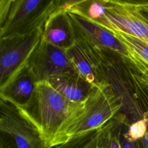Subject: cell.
I'll return each mask as SVG.
<instances>
[{
	"instance_id": "cell-1",
	"label": "cell",
	"mask_w": 148,
	"mask_h": 148,
	"mask_svg": "<svg viewBox=\"0 0 148 148\" xmlns=\"http://www.w3.org/2000/svg\"><path fill=\"white\" fill-rule=\"evenodd\" d=\"M123 105L108 83L93 88L61 125L50 147L101 129L119 113Z\"/></svg>"
},
{
	"instance_id": "cell-2",
	"label": "cell",
	"mask_w": 148,
	"mask_h": 148,
	"mask_svg": "<svg viewBox=\"0 0 148 148\" xmlns=\"http://www.w3.org/2000/svg\"><path fill=\"white\" fill-rule=\"evenodd\" d=\"M79 103L67 99L49 81L44 80L36 83L28 104L23 108L17 107L37 128L50 147L58 128Z\"/></svg>"
},
{
	"instance_id": "cell-3",
	"label": "cell",
	"mask_w": 148,
	"mask_h": 148,
	"mask_svg": "<svg viewBox=\"0 0 148 148\" xmlns=\"http://www.w3.org/2000/svg\"><path fill=\"white\" fill-rule=\"evenodd\" d=\"M58 6V0H13L8 17L0 27V39L25 35L43 28Z\"/></svg>"
},
{
	"instance_id": "cell-4",
	"label": "cell",
	"mask_w": 148,
	"mask_h": 148,
	"mask_svg": "<svg viewBox=\"0 0 148 148\" xmlns=\"http://www.w3.org/2000/svg\"><path fill=\"white\" fill-rule=\"evenodd\" d=\"M42 35L40 28L28 35L0 39V89L27 65Z\"/></svg>"
},
{
	"instance_id": "cell-5",
	"label": "cell",
	"mask_w": 148,
	"mask_h": 148,
	"mask_svg": "<svg viewBox=\"0 0 148 148\" xmlns=\"http://www.w3.org/2000/svg\"><path fill=\"white\" fill-rule=\"evenodd\" d=\"M0 131L10 136L17 148H49L37 128L15 105L0 99Z\"/></svg>"
},
{
	"instance_id": "cell-6",
	"label": "cell",
	"mask_w": 148,
	"mask_h": 148,
	"mask_svg": "<svg viewBox=\"0 0 148 148\" xmlns=\"http://www.w3.org/2000/svg\"><path fill=\"white\" fill-rule=\"evenodd\" d=\"M27 66L36 83L48 81L50 78L58 75L76 73L66 50L42 38L31 55Z\"/></svg>"
},
{
	"instance_id": "cell-7",
	"label": "cell",
	"mask_w": 148,
	"mask_h": 148,
	"mask_svg": "<svg viewBox=\"0 0 148 148\" xmlns=\"http://www.w3.org/2000/svg\"><path fill=\"white\" fill-rule=\"evenodd\" d=\"M106 1L104 14L94 23L105 28L135 36L148 43V23L136 13L131 1Z\"/></svg>"
},
{
	"instance_id": "cell-8",
	"label": "cell",
	"mask_w": 148,
	"mask_h": 148,
	"mask_svg": "<svg viewBox=\"0 0 148 148\" xmlns=\"http://www.w3.org/2000/svg\"><path fill=\"white\" fill-rule=\"evenodd\" d=\"M71 22L73 38L83 39L91 45L109 49L131 63L132 57L126 47L109 29L80 15L67 12Z\"/></svg>"
},
{
	"instance_id": "cell-9",
	"label": "cell",
	"mask_w": 148,
	"mask_h": 148,
	"mask_svg": "<svg viewBox=\"0 0 148 148\" xmlns=\"http://www.w3.org/2000/svg\"><path fill=\"white\" fill-rule=\"evenodd\" d=\"M66 53L76 73L93 88L107 83L94 47L88 42L74 38L73 44Z\"/></svg>"
},
{
	"instance_id": "cell-10",
	"label": "cell",
	"mask_w": 148,
	"mask_h": 148,
	"mask_svg": "<svg viewBox=\"0 0 148 148\" xmlns=\"http://www.w3.org/2000/svg\"><path fill=\"white\" fill-rule=\"evenodd\" d=\"M42 38L65 50L73 44L71 20L67 12L59 6L45 22L42 28Z\"/></svg>"
},
{
	"instance_id": "cell-11",
	"label": "cell",
	"mask_w": 148,
	"mask_h": 148,
	"mask_svg": "<svg viewBox=\"0 0 148 148\" xmlns=\"http://www.w3.org/2000/svg\"><path fill=\"white\" fill-rule=\"evenodd\" d=\"M36 83L34 76L27 65L4 88L0 89V99L23 108L31 100Z\"/></svg>"
},
{
	"instance_id": "cell-12",
	"label": "cell",
	"mask_w": 148,
	"mask_h": 148,
	"mask_svg": "<svg viewBox=\"0 0 148 148\" xmlns=\"http://www.w3.org/2000/svg\"><path fill=\"white\" fill-rule=\"evenodd\" d=\"M48 81L59 93L75 103L83 102L93 89L76 73L56 76Z\"/></svg>"
},
{
	"instance_id": "cell-13",
	"label": "cell",
	"mask_w": 148,
	"mask_h": 148,
	"mask_svg": "<svg viewBox=\"0 0 148 148\" xmlns=\"http://www.w3.org/2000/svg\"><path fill=\"white\" fill-rule=\"evenodd\" d=\"M125 116L118 113L99 131L98 148H121V134L127 121Z\"/></svg>"
},
{
	"instance_id": "cell-14",
	"label": "cell",
	"mask_w": 148,
	"mask_h": 148,
	"mask_svg": "<svg viewBox=\"0 0 148 148\" xmlns=\"http://www.w3.org/2000/svg\"><path fill=\"white\" fill-rule=\"evenodd\" d=\"M108 29L110 31L116 36V38L128 50L131 56L132 57V55H134L135 57L139 58L146 64H148L147 43L145 42L142 39L130 34L115 29Z\"/></svg>"
},
{
	"instance_id": "cell-15",
	"label": "cell",
	"mask_w": 148,
	"mask_h": 148,
	"mask_svg": "<svg viewBox=\"0 0 148 148\" xmlns=\"http://www.w3.org/2000/svg\"><path fill=\"white\" fill-rule=\"evenodd\" d=\"M99 130L92 131L49 148H96Z\"/></svg>"
},
{
	"instance_id": "cell-16",
	"label": "cell",
	"mask_w": 148,
	"mask_h": 148,
	"mask_svg": "<svg viewBox=\"0 0 148 148\" xmlns=\"http://www.w3.org/2000/svg\"><path fill=\"white\" fill-rule=\"evenodd\" d=\"M147 131L146 119H140L132 124L128 123L126 127L127 135L132 139L139 140L142 139Z\"/></svg>"
},
{
	"instance_id": "cell-17",
	"label": "cell",
	"mask_w": 148,
	"mask_h": 148,
	"mask_svg": "<svg viewBox=\"0 0 148 148\" xmlns=\"http://www.w3.org/2000/svg\"><path fill=\"white\" fill-rule=\"evenodd\" d=\"M140 73L139 80L148 90V64H146L138 58L137 63L132 65Z\"/></svg>"
},
{
	"instance_id": "cell-18",
	"label": "cell",
	"mask_w": 148,
	"mask_h": 148,
	"mask_svg": "<svg viewBox=\"0 0 148 148\" xmlns=\"http://www.w3.org/2000/svg\"><path fill=\"white\" fill-rule=\"evenodd\" d=\"M136 13L147 23H148V1H131Z\"/></svg>"
},
{
	"instance_id": "cell-19",
	"label": "cell",
	"mask_w": 148,
	"mask_h": 148,
	"mask_svg": "<svg viewBox=\"0 0 148 148\" xmlns=\"http://www.w3.org/2000/svg\"><path fill=\"white\" fill-rule=\"evenodd\" d=\"M13 0H0V27L5 23L11 8Z\"/></svg>"
},
{
	"instance_id": "cell-20",
	"label": "cell",
	"mask_w": 148,
	"mask_h": 148,
	"mask_svg": "<svg viewBox=\"0 0 148 148\" xmlns=\"http://www.w3.org/2000/svg\"><path fill=\"white\" fill-rule=\"evenodd\" d=\"M0 148H17V147L10 136L1 132Z\"/></svg>"
},
{
	"instance_id": "cell-21",
	"label": "cell",
	"mask_w": 148,
	"mask_h": 148,
	"mask_svg": "<svg viewBox=\"0 0 148 148\" xmlns=\"http://www.w3.org/2000/svg\"><path fill=\"white\" fill-rule=\"evenodd\" d=\"M143 148H148V128L145 136L141 139Z\"/></svg>"
},
{
	"instance_id": "cell-22",
	"label": "cell",
	"mask_w": 148,
	"mask_h": 148,
	"mask_svg": "<svg viewBox=\"0 0 148 148\" xmlns=\"http://www.w3.org/2000/svg\"><path fill=\"white\" fill-rule=\"evenodd\" d=\"M96 148H98V147H97H97H96Z\"/></svg>"
}]
</instances>
